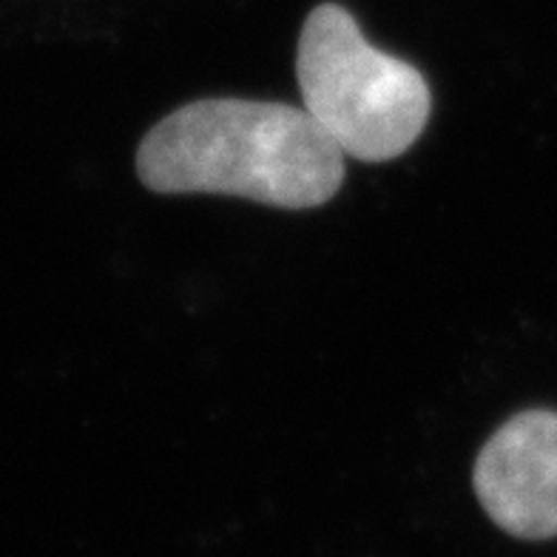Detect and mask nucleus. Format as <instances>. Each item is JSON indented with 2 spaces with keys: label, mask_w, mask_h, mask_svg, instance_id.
<instances>
[{
  "label": "nucleus",
  "mask_w": 557,
  "mask_h": 557,
  "mask_svg": "<svg viewBox=\"0 0 557 557\" xmlns=\"http://www.w3.org/2000/svg\"><path fill=\"white\" fill-rule=\"evenodd\" d=\"M137 174L157 194H231L299 211L336 197L345 154L305 109L197 100L146 134Z\"/></svg>",
  "instance_id": "obj_1"
},
{
  "label": "nucleus",
  "mask_w": 557,
  "mask_h": 557,
  "mask_svg": "<svg viewBox=\"0 0 557 557\" xmlns=\"http://www.w3.org/2000/svg\"><path fill=\"white\" fill-rule=\"evenodd\" d=\"M296 77L305 111L352 160H396L430 120L433 100L421 72L367 44L336 3L315 7L301 26Z\"/></svg>",
  "instance_id": "obj_2"
},
{
  "label": "nucleus",
  "mask_w": 557,
  "mask_h": 557,
  "mask_svg": "<svg viewBox=\"0 0 557 557\" xmlns=\"http://www.w3.org/2000/svg\"><path fill=\"white\" fill-rule=\"evenodd\" d=\"M484 512L523 541L557 535V412L509 418L486 441L472 472Z\"/></svg>",
  "instance_id": "obj_3"
}]
</instances>
